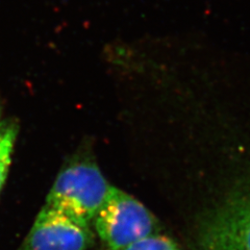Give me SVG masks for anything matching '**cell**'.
<instances>
[{"mask_svg":"<svg viewBox=\"0 0 250 250\" xmlns=\"http://www.w3.org/2000/svg\"><path fill=\"white\" fill-rule=\"evenodd\" d=\"M15 139L16 129L14 126H7L0 130V190L5 182L7 171H9Z\"/></svg>","mask_w":250,"mask_h":250,"instance_id":"obj_5","label":"cell"},{"mask_svg":"<svg viewBox=\"0 0 250 250\" xmlns=\"http://www.w3.org/2000/svg\"><path fill=\"white\" fill-rule=\"evenodd\" d=\"M112 189L96 165L87 162L73 164L57 177L46 206L90 225Z\"/></svg>","mask_w":250,"mask_h":250,"instance_id":"obj_1","label":"cell"},{"mask_svg":"<svg viewBox=\"0 0 250 250\" xmlns=\"http://www.w3.org/2000/svg\"><path fill=\"white\" fill-rule=\"evenodd\" d=\"M121 250H182L174 240L166 234L155 232L136 241Z\"/></svg>","mask_w":250,"mask_h":250,"instance_id":"obj_6","label":"cell"},{"mask_svg":"<svg viewBox=\"0 0 250 250\" xmlns=\"http://www.w3.org/2000/svg\"><path fill=\"white\" fill-rule=\"evenodd\" d=\"M94 243L91 225L45 206L19 250H89Z\"/></svg>","mask_w":250,"mask_h":250,"instance_id":"obj_4","label":"cell"},{"mask_svg":"<svg viewBox=\"0 0 250 250\" xmlns=\"http://www.w3.org/2000/svg\"><path fill=\"white\" fill-rule=\"evenodd\" d=\"M191 250H250V185L208 208Z\"/></svg>","mask_w":250,"mask_h":250,"instance_id":"obj_2","label":"cell"},{"mask_svg":"<svg viewBox=\"0 0 250 250\" xmlns=\"http://www.w3.org/2000/svg\"><path fill=\"white\" fill-rule=\"evenodd\" d=\"M93 222L105 250H121L160 230L149 209L114 187Z\"/></svg>","mask_w":250,"mask_h":250,"instance_id":"obj_3","label":"cell"}]
</instances>
